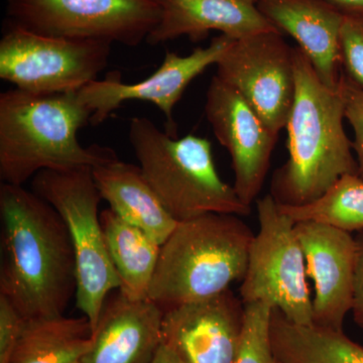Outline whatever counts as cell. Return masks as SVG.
<instances>
[{
	"label": "cell",
	"instance_id": "6da1fadb",
	"mask_svg": "<svg viewBox=\"0 0 363 363\" xmlns=\"http://www.w3.org/2000/svg\"><path fill=\"white\" fill-rule=\"evenodd\" d=\"M0 295L26 320L64 315L76 295V262L65 222L23 186H0Z\"/></svg>",
	"mask_w": 363,
	"mask_h": 363
},
{
	"label": "cell",
	"instance_id": "7a4b0ae2",
	"mask_svg": "<svg viewBox=\"0 0 363 363\" xmlns=\"http://www.w3.org/2000/svg\"><path fill=\"white\" fill-rule=\"evenodd\" d=\"M296 92L286 123L288 160L274 172L272 198L279 205L309 204L340 177L357 174L352 142L344 130V104L339 87L321 82L300 48L294 49Z\"/></svg>",
	"mask_w": 363,
	"mask_h": 363
},
{
	"label": "cell",
	"instance_id": "3957f363",
	"mask_svg": "<svg viewBox=\"0 0 363 363\" xmlns=\"http://www.w3.org/2000/svg\"><path fill=\"white\" fill-rule=\"evenodd\" d=\"M92 112L78 92L37 95L13 88L0 94V179L23 186L40 172L95 168L117 159L111 147H85L78 133Z\"/></svg>",
	"mask_w": 363,
	"mask_h": 363
},
{
	"label": "cell",
	"instance_id": "277c9868",
	"mask_svg": "<svg viewBox=\"0 0 363 363\" xmlns=\"http://www.w3.org/2000/svg\"><path fill=\"white\" fill-rule=\"evenodd\" d=\"M240 217L210 213L179 222L161 245L149 298L167 310L242 281L255 234Z\"/></svg>",
	"mask_w": 363,
	"mask_h": 363
},
{
	"label": "cell",
	"instance_id": "5b68a950",
	"mask_svg": "<svg viewBox=\"0 0 363 363\" xmlns=\"http://www.w3.org/2000/svg\"><path fill=\"white\" fill-rule=\"evenodd\" d=\"M128 138L143 177L175 220L250 213L233 186L219 176L207 138H173L147 117L131 119Z\"/></svg>",
	"mask_w": 363,
	"mask_h": 363
},
{
	"label": "cell",
	"instance_id": "8992f818",
	"mask_svg": "<svg viewBox=\"0 0 363 363\" xmlns=\"http://www.w3.org/2000/svg\"><path fill=\"white\" fill-rule=\"evenodd\" d=\"M32 188L65 222L75 255L76 306L93 331L109 293L121 288V279L105 243L98 214L102 198L92 169H45L33 177Z\"/></svg>",
	"mask_w": 363,
	"mask_h": 363
},
{
	"label": "cell",
	"instance_id": "52a82bcc",
	"mask_svg": "<svg viewBox=\"0 0 363 363\" xmlns=\"http://www.w3.org/2000/svg\"><path fill=\"white\" fill-rule=\"evenodd\" d=\"M257 209L259 231L250 245L240 298L245 304L267 303L292 323L313 325V300L295 221L279 211L271 194L257 200Z\"/></svg>",
	"mask_w": 363,
	"mask_h": 363
},
{
	"label": "cell",
	"instance_id": "ba28073f",
	"mask_svg": "<svg viewBox=\"0 0 363 363\" xmlns=\"http://www.w3.org/2000/svg\"><path fill=\"white\" fill-rule=\"evenodd\" d=\"M112 45L51 37L6 21L0 40V78L32 94L78 92L108 65Z\"/></svg>",
	"mask_w": 363,
	"mask_h": 363
},
{
	"label": "cell",
	"instance_id": "9c48e42d",
	"mask_svg": "<svg viewBox=\"0 0 363 363\" xmlns=\"http://www.w3.org/2000/svg\"><path fill=\"white\" fill-rule=\"evenodd\" d=\"M7 21L30 32L138 47L162 16L159 0H7Z\"/></svg>",
	"mask_w": 363,
	"mask_h": 363
},
{
	"label": "cell",
	"instance_id": "30bf717a",
	"mask_svg": "<svg viewBox=\"0 0 363 363\" xmlns=\"http://www.w3.org/2000/svg\"><path fill=\"white\" fill-rule=\"evenodd\" d=\"M294 49L279 30L234 40L219 60L216 76L245 98L279 135L285 130L296 92Z\"/></svg>",
	"mask_w": 363,
	"mask_h": 363
},
{
	"label": "cell",
	"instance_id": "8fae6325",
	"mask_svg": "<svg viewBox=\"0 0 363 363\" xmlns=\"http://www.w3.org/2000/svg\"><path fill=\"white\" fill-rule=\"evenodd\" d=\"M233 38L218 35L206 48H196L187 56L167 52L161 66L150 77L126 84L118 72L95 80L78 91L79 98L92 112L90 123L99 125L123 102L140 100L156 105L166 117L167 133L177 138L174 108L190 83L208 67L216 65L233 44Z\"/></svg>",
	"mask_w": 363,
	"mask_h": 363
},
{
	"label": "cell",
	"instance_id": "7c38bea8",
	"mask_svg": "<svg viewBox=\"0 0 363 363\" xmlns=\"http://www.w3.org/2000/svg\"><path fill=\"white\" fill-rule=\"evenodd\" d=\"M205 116L231 157L236 194L252 206L266 181L279 135L238 91L216 75L208 87Z\"/></svg>",
	"mask_w": 363,
	"mask_h": 363
},
{
	"label": "cell",
	"instance_id": "4fadbf2b",
	"mask_svg": "<svg viewBox=\"0 0 363 363\" xmlns=\"http://www.w3.org/2000/svg\"><path fill=\"white\" fill-rule=\"evenodd\" d=\"M295 230L307 276L314 281L313 324L344 331L354 298L357 240L350 233L316 222H297Z\"/></svg>",
	"mask_w": 363,
	"mask_h": 363
},
{
	"label": "cell",
	"instance_id": "5bb4252c",
	"mask_svg": "<svg viewBox=\"0 0 363 363\" xmlns=\"http://www.w3.org/2000/svg\"><path fill=\"white\" fill-rule=\"evenodd\" d=\"M243 320L245 303L228 289L164 310L162 342L185 363H234Z\"/></svg>",
	"mask_w": 363,
	"mask_h": 363
},
{
	"label": "cell",
	"instance_id": "9a60e30c",
	"mask_svg": "<svg viewBox=\"0 0 363 363\" xmlns=\"http://www.w3.org/2000/svg\"><path fill=\"white\" fill-rule=\"evenodd\" d=\"M164 310L150 298L117 290L105 301L91 345L80 363H150L162 342Z\"/></svg>",
	"mask_w": 363,
	"mask_h": 363
},
{
	"label": "cell",
	"instance_id": "2e32d148",
	"mask_svg": "<svg viewBox=\"0 0 363 363\" xmlns=\"http://www.w3.org/2000/svg\"><path fill=\"white\" fill-rule=\"evenodd\" d=\"M259 13L298 43L321 82L337 90L344 13L328 0H257Z\"/></svg>",
	"mask_w": 363,
	"mask_h": 363
},
{
	"label": "cell",
	"instance_id": "e0dca14e",
	"mask_svg": "<svg viewBox=\"0 0 363 363\" xmlns=\"http://www.w3.org/2000/svg\"><path fill=\"white\" fill-rule=\"evenodd\" d=\"M162 16L145 42L152 45L188 37L206 39L212 30L240 40L278 30L248 0H159Z\"/></svg>",
	"mask_w": 363,
	"mask_h": 363
},
{
	"label": "cell",
	"instance_id": "ac0fdd59",
	"mask_svg": "<svg viewBox=\"0 0 363 363\" xmlns=\"http://www.w3.org/2000/svg\"><path fill=\"white\" fill-rule=\"evenodd\" d=\"M102 200L123 220L142 229L162 245L179 222L169 213L145 180L140 166L117 157L92 169Z\"/></svg>",
	"mask_w": 363,
	"mask_h": 363
},
{
	"label": "cell",
	"instance_id": "d6986e66",
	"mask_svg": "<svg viewBox=\"0 0 363 363\" xmlns=\"http://www.w3.org/2000/svg\"><path fill=\"white\" fill-rule=\"evenodd\" d=\"M105 243L121 279L119 292L130 300L149 298L161 245L109 208L100 214Z\"/></svg>",
	"mask_w": 363,
	"mask_h": 363
},
{
	"label": "cell",
	"instance_id": "ffe728a7",
	"mask_svg": "<svg viewBox=\"0 0 363 363\" xmlns=\"http://www.w3.org/2000/svg\"><path fill=\"white\" fill-rule=\"evenodd\" d=\"M271 342L277 363H363V346L344 331L292 323L276 308Z\"/></svg>",
	"mask_w": 363,
	"mask_h": 363
},
{
	"label": "cell",
	"instance_id": "44dd1931",
	"mask_svg": "<svg viewBox=\"0 0 363 363\" xmlns=\"http://www.w3.org/2000/svg\"><path fill=\"white\" fill-rule=\"evenodd\" d=\"M92 327L87 317L26 320L11 363H76L89 350Z\"/></svg>",
	"mask_w": 363,
	"mask_h": 363
},
{
	"label": "cell",
	"instance_id": "7402d4cb",
	"mask_svg": "<svg viewBox=\"0 0 363 363\" xmlns=\"http://www.w3.org/2000/svg\"><path fill=\"white\" fill-rule=\"evenodd\" d=\"M278 207L295 223L316 222L350 233L363 230V179L358 174H346L309 204Z\"/></svg>",
	"mask_w": 363,
	"mask_h": 363
},
{
	"label": "cell",
	"instance_id": "603a6c76",
	"mask_svg": "<svg viewBox=\"0 0 363 363\" xmlns=\"http://www.w3.org/2000/svg\"><path fill=\"white\" fill-rule=\"evenodd\" d=\"M271 305L245 304V320L234 363H277L271 342Z\"/></svg>",
	"mask_w": 363,
	"mask_h": 363
},
{
	"label": "cell",
	"instance_id": "cb8c5ba5",
	"mask_svg": "<svg viewBox=\"0 0 363 363\" xmlns=\"http://www.w3.org/2000/svg\"><path fill=\"white\" fill-rule=\"evenodd\" d=\"M340 65L341 73L363 90V13H344Z\"/></svg>",
	"mask_w": 363,
	"mask_h": 363
},
{
	"label": "cell",
	"instance_id": "d4e9b609",
	"mask_svg": "<svg viewBox=\"0 0 363 363\" xmlns=\"http://www.w3.org/2000/svg\"><path fill=\"white\" fill-rule=\"evenodd\" d=\"M339 91L343 100L344 116L354 133L352 150L357 159V174L363 179V90L341 74Z\"/></svg>",
	"mask_w": 363,
	"mask_h": 363
},
{
	"label": "cell",
	"instance_id": "484cf974",
	"mask_svg": "<svg viewBox=\"0 0 363 363\" xmlns=\"http://www.w3.org/2000/svg\"><path fill=\"white\" fill-rule=\"evenodd\" d=\"M25 322L13 303L0 295V363H11Z\"/></svg>",
	"mask_w": 363,
	"mask_h": 363
},
{
	"label": "cell",
	"instance_id": "4316f807",
	"mask_svg": "<svg viewBox=\"0 0 363 363\" xmlns=\"http://www.w3.org/2000/svg\"><path fill=\"white\" fill-rule=\"evenodd\" d=\"M357 262L352 309L355 323L363 329V235L357 238Z\"/></svg>",
	"mask_w": 363,
	"mask_h": 363
},
{
	"label": "cell",
	"instance_id": "83f0119b",
	"mask_svg": "<svg viewBox=\"0 0 363 363\" xmlns=\"http://www.w3.org/2000/svg\"><path fill=\"white\" fill-rule=\"evenodd\" d=\"M150 363H185L184 360L179 357L173 348L169 347L168 344L162 342L159 350H157L154 359Z\"/></svg>",
	"mask_w": 363,
	"mask_h": 363
},
{
	"label": "cell",
	"instance_id": "f1b7e54d",
	"mask_svg": "<svg viewBox=\"0 0 363 363\" xmlns=\"http://www.w3.org/2000/svg\"><path fill=\"white\" fill-rule=\"evenodd\" d=\"M343 13H363V0H328Z\"/></svg>",
	"mask_w": 363,
	"mask_h": 363
},
{
	"label": "cell",
	"instance_id": "f546056e",
	"mask_svg": "<svg viewBox=\"0 0 363 363\" xmlns=\"http://www.w3.org/2000/svg\"><path fill=\"white\" fill-rule=\"evenodd\" d=\"M248 1L252 2V4H255V2H257V0H248Z\"/></svg>",
	"mask_w": 363,
	"mask_h": 363
},
{
	"label": "cell",
	"instance_id": "4dcf8cb0",
	"mask_svg": "<svg viewBox=\"0 0 363 363\" xmlns=\"http://www.w3.org/2000/svg\"><path fill=\"white\" fill-rule=\"evenodd\" d=\"M76 363H80V362H76Z\"/></svg>",
	"mask_w": 363,
	"mask_h": 363
}]
</instances>
